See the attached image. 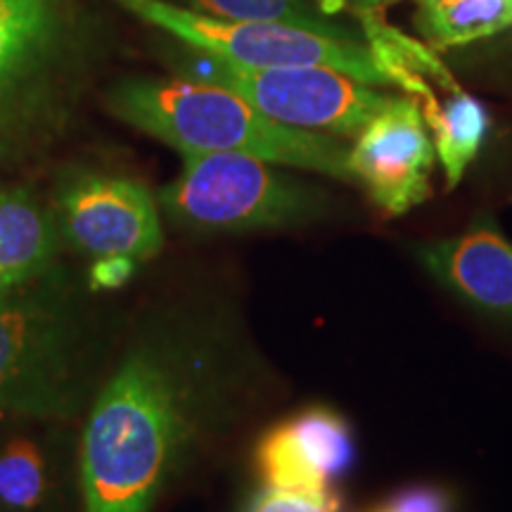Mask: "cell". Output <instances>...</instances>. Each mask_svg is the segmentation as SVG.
Segmentation results:
<instances>
[{
	"label": "cell",
	"mask_w": 512,
	"mask_h": 512,
	"mask_svg": "<svg viewBox=\"0 0 512 512\" xmlns=\"http://www.w3.org/2000/svg\"><path fill=\"white\" fill-rule=\"evenodd\" d=\"M67 29L64 0H0V155L53 102Z\"/></svg>",
	"instance_id": "8"
},
{
	"label": "cell",
	"mask_w": 512,
	"mask_h": 512,
	"mask_svg": "<svg viewBox=\"0 0 512 512\" xmlns=\"http://www.w3.org/2000/svg\"><path fill=\"white\" fill-rule=\"evenodd\" d=\"M110 110L181 155L240 152L356 183L349 166L351 145L342 138L273 121L238 93L214 83L128 79L110 93Z\"/></svg>",
	"instance_id": "2"
},
{
	"label": "cell",
	"mask_w": 512,
	"mask_h": 512,
	"mask_svg": "<svg viewBox=\"0 0 512 512\" xmlns=\"http://www.w3.org/2000/svg\"><path fill=\"white\" fill-rule=\"evenodd\" d=\"M171 3L188 8L200 15L216 19H233V22H278L290 27L318 31V34L335 38H358L335 22L318 5V0H171Z\"/></svg>",
	"instance_id": "15"
},
{
	"label": "cell",
	"mask_w": 512,
	"mask_h": 512,
	"mask_svg": "<svg viewBox=\"0 0 512 512\" xmlns=\"http://www.w3.org/2000/svg\"><path fill=\"white\" fill-rule=\"evenodd\" d=\"M437 150L418 105L394 98L354 138L349 166L377 209L401 216L432 195Z\"/></svg>",
	"instance_id": "10"
},
{
	"label": "cell",
	"mask_w": 512,
	"mask_h": 512,
	"mask_svg": "<svg viewBox=\"0 0 512 512\" xmlns=\"http://www.w3.org/2000/svg\"><path fill=\"white\" fill-rule=\"evenodd\" d=\"M64 245L60 223L24 188L0 190V292L57 264Z\"/></svg>",
	"instance_id": "13"
},
{
	"label": "cell",
	"mask_w": 512,
	"mask_h": 512,
	"mask_svg": "<svg viewBox=\"0 0 512 512\" xmlns=\"http://www.w3.org/2000/svg\"><path fill=\"white\" fill-rule=\"evenodd\" d=\"M86 320L60 264L0 292V418L72 411L86 366Z\"/></svg>",
	"instance_id": "3"
},
{
	"label": "cell",
	"mask_w": 512,
	"mask_h": 512,
	"mask_svg": "<svg viewBox=\"0 0 512 512\" xmlns=\"http://www.w3.org/2000/svg\"><path fill=\"white\" fill-rule=\"evenodd\" d=\"M375 512H451V496L439 486H408L384 501Z\"/></svg>",
	"instance_id": "17"
},
{
	"label": "cell",
	"mask_w": 512,
	"mask_h": 512,
	"mask_svg": "<svg viewBox=\"0 0 512 512\" xmlns=\"http://www.w3.org/2000/svg\"><path fill=\"white\" fill-rule=\"evenodd\" d=\"M235 363L214 328L169 323L128 351L81 439L86 512H150L235 403Z\"/></svg>",
	"instance_id": "1"
},
{
	"label": "cell",
	"mask_w": 512,
	"mask_h": 512,
	"mask_svg": "<svg viewBox=\"0 0 512 512\" xmlns=\"http://www.w3.org/2000/svg\"><path fill=\"white\" fill-rule=\"evenodd\" d=\"M335 505L313 501V498L290 494V491L268 489L252 503L249 512H335Z\"/></svg>",
	"instance_id": "19"
},
{
	"label": "cell",
	"mask_w": 512,
	"mask_h": 512,
	"mask_svg": "<svg viewBox=\"0 0 512 512\" xmlns=\"http://www.w3.org/2000/svg\"><path fill=\"white\" fill-rule=\"evenodd\" d=\"M50 494L48 463L29 439L0 446V512H38Z\"/></svg>",
	"instance_id": "16"
},
{
	"label": "cell",
	"mask_w": 512,
	"mask_h": 512,
	"mask_svg": "<svg viewBox=\"0 0 512 512\" xmlns=\"http://www.w3.org/2000/svg\"><path fill=\"white\" fill-rule=\"evenodd\" d=\"M358 19L377 67L418 105L444 169L446 188L453 190L482 150L489 114L460 86L432 46L384 22L382 12Z\"/></svg>",
	"instance_id": "7"
},
{
	"label": "cell",
	"mask_w": 512,
	"mask_h": 512,
	"mask_svg": "<svg viewBox=\"0 0 512 512\" xmlns=\"http://www.w3.org/2000/svg\"><path fill=\"white\" fill-rule=\"evenodd\" d=\"M55 216L64 245L95 259L124 254L147 261L164 245L155 197L133 178L74 176L60 190Z\"/></svg>",
	"instance_id": "9"
},
{
	"label": "cell",
	"mask_w": 512,
	"mask_h": 512,
	"mask_svg": "<svg viewBox=\"0 0 512 512\" xmlns=\"http://www.w3.org/2000/svg\"><path fill=\"white\" fill-rule=\"evenodd\" d=\"M136 259L124 254H110V256H98L95 264L88 271V290L93 292H107V290H119L128 280L136 275Z\"/></svg>",
	"instance_id": "18"
},
{
	"label": "cell",
	"mask_w": 512,
	"mask_h": 512,
	"mask_svg": "<svg viewBox=\"0 0 512 512\" xmlns=\"http://www.w3.org/2000/svg\"><path fill=\"white\" fill-rule=\"evenodd\" d=\"M415 27L434 50L467 46L512 27V0H415Z\"/></svg>",
	"instance_id": "14"
},
{
	"label": "cell",
	"mask_w": 512,
	"mask_h": 512,
	"mask_svg": "<svg viewBox=\"0 0 512 512\" xmlns=\"http://www.w3.org/2000/svg\"><path fill=\"white\" fill-rule=\"evenodd\" d=\"M188 79L238 93L280 124L356 138L389 105L392 95L328 67L252 69L195 50Z\"/></svg>",
	"instance_id": "6"
},
{
	"label": "cell",
	"mask_w": 512,
	"mask_h": 512,
	"mask_svg": "<svg viewBox=\"0 0 512 512\" xmlns=\"http://www.w3.org/2000/svg\"><path fill=\"white\" fill-rule=\"evenodd\" d=\"M256 460L271 489L337 508L332 482L347 475L354 465L356 441L342 415L316 406L266 432Z\"/></svg>",
	"instance_id": "11"
},
{
	"label": "cell",
	"mask_w": 512,
	"mask_h": 512,
	"mask_svg": "<svg viewBox=\"0 0 512 512\" xmlns=\"http://www.w3.org/2000/svg\"><path fill=\"white\" fill-rule=\"evenodd\" d=\"M425 271L460 302L512 328V242L482 216L458 238L420 247Z\"/></svg>",
	"instance_id": "12"
},
{
	"label": "cell",
	"mask_w": 512,
	"mask_h": 512,
	"mask_svg": "<svg viewBox=\"0 0 512 512\" xmlns=\"http://www.w3.org/2000/svg\"><path fill=\"white\" fill-rule=\"evenodd\" d=\"M183 46L252 69L328 67L368 86H392L366 41L335 38L278 22H233L192 12L171 0H114Z\"/></svg>",
	"instance_id": "5"
},
{
	"label": "cell",
	"mask_w": 512,
	"mask_h": 512,
	"mask_svg": "<svg viewBox=\"0 0 512 512\" xmlns=\"http://www.w3.org/2000/svg\"><path fill=\"white\" fill-rule=\"evenodd\" d=\"M169 219L192 233L292 228L325 216L323 192L240 152L183 155L174 183L159 192Z\"/></svg>",
	"instance_id": "4"
},
{
	"label": "cell",
	"mask_w": 512,
	"mask_h": 512,
	"mask_svg": "<svg viewBox=\"0 0 512 512\" xmlns=\"http://www.w3.org/2000/svg\"><path fill=\"white\" fill-rule=\"evenodd\" d=\"M392 3H396V0H318L320 8H323L332 17H335L337 12H342V10L354 12L356 17L380 15V12Z\"/></svg>",
	"instance_id": "20"
}]
</instances>
